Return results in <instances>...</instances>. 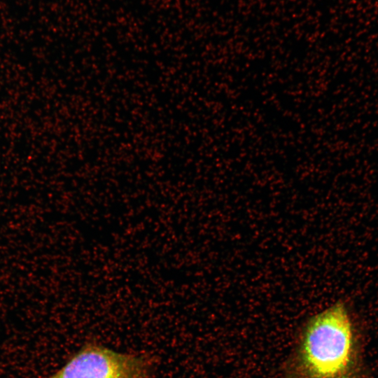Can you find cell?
<instances>
[{
	"instance_id": "6da1fadb",
	"label": "cell",
	"mask_w": 378,
	"mask_h": 378,
	"mask_svg": "<svg viewBox=\"0 0 378 378\" xmlns=\"http://www.w3.org/2000/svg\"><path fill=\"white\" fill-rule=\"evenodd\" d=\"M282 378H369L359 333L344 302L338 301L304 322Z\"/></svg>"
},
{
	"instance_id": "7a4b0ae2",
	"label": "cell",
	"mask_w": 378,
	"mask_h": 378,
	"mask_svg": "<svg viewBox=\"0 0 378 378\" xmlns=\"http://www.w3.org/2000/svg\"><path fill=\"white\" fill-rule=\"evenodd\" d=\"M151 369L145 356L88 343L49 378H149Z\"/></svg>"
}]
</instances>
